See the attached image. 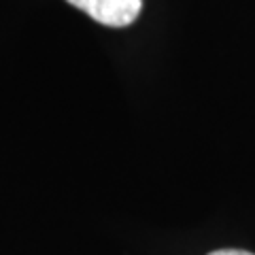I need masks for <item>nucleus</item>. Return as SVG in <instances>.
<instances>
[{"instance_id": "obj_1", "label": "nucleus", "mask_w": 255, "mask_h": 255, "mask_svg": "<svg viewBox=\"0 0 255 255\" xmlns=\"http://www.w3.org/2000/svg\"><path fill=\"white\" fill-rule=\"evenodd\" d=\"M66 2L109 28L130 26L142 11V0H66Z\"/></svg>"}, {"instance_id": "obj_2", "label": "nucleus", "mask_w": 255, "mask_h": 255, "mask_svg": "<svg viewBox=\"0 0 255 255\" xmlns=\"http://www.w3.org/2000/svg\"><path fill=\"white\" fill-rule=\"evenodd\" d=\"M209 255H255V253L243 251V249H219V251H213Z\"/></svg>"}]
</instances>
